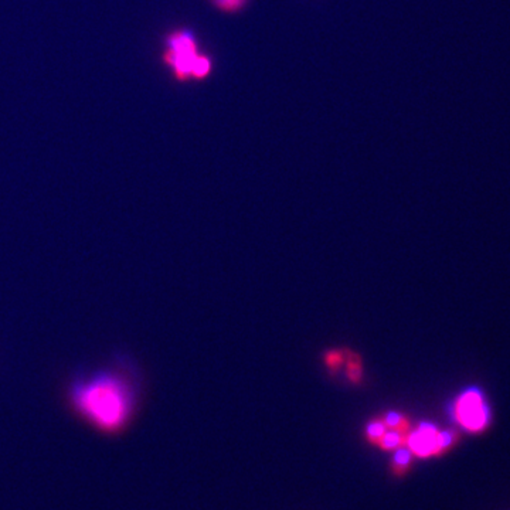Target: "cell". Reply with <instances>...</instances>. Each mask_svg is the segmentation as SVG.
I'll use <instances>...</instances> for the list:
<instances>
[{"label": "cell", "instance_id": "7a4b0ae2", "mask_svg": "<svg viewBox=\"0 0 510 510\" xmlns=\"http://www.w3.org/2000/svg\"><path fill=\"white\" fill-rule=\"evenodd\" d=\"M455 444V434L451 431H439L430 422H421L417 428H411L407 437V448L412 457L430 458L445 454Z\"/></svg>", "mask_w": 510, "mask_h": 510}, {"label": "cell", "instance_id": "8992f818", "mask_svg": "<svg viewBox=\"0 0 510 510\" xmlns=\"http://www.w3.org/2000/svg\"><path fill=\"white\" fill-rule=\"evenodd\" d=\"M348 378L352 382H360L363 376L362 359L353 352H348Z\"/></svg>", "mask_w": 510, "mask_h": 510}, {"label": "cell", "instance_id": "5b68a950", "mask_svg": "<svg viewBox=\"0 0 510 510\" xmlns=\"http://www.w3.org/2000/svg\"><path fill=\"white\" fill-rule=\"evenodd\" d=\"M169 51L173 54L182 53H194L196 51V41L192 33L179 31L170 36L169 38Z\"/></svg>", "mask_w": 510, "mask_h": 510}, {"label": "cell", "instance_id": "3957f363", "mask_svg": "<svg viewBox=\"0 0 510 510\" xmlns=\"http://www.w3.org/2000/svg\"><path fill=\"white\" fill-rule=\"evenodd\" d=\"M455 420L468 431H481L489 421V410L477 388L467 390L455 402L452 410Z\"/></svg>", "mask_w": 510, "mask_h": 510}, {"label": "cell", "instance_id": "ba28073f", "mask_svg": "<svg viewBox=\"0 0 510 510\" xmlns=\"http://www.w3.org/2000/svg\"><path fill=\"white\" fill-rule=\"evenodd\" d=\"M216 6L223 11H237L247 0H213Z\"/></svg>", "mask_w": 510, "mask_h": 510}, {"label": "cell", "instance_id": "277c9868", "mask_svg": "<svg viewBox=\"0 0 510 510\" xmlns=\"http://www.w3.org/2000/svg\"><path fill=\"white\" fill-rule=\"evenodd\" d=\"M392 458L390 461V471L394 478L401 479L405 478L412 465V454L407 447H401L392 451Z\"/></svg>", "mask_w": 510, "mask_h": 510}, {"label": "cell", "instance_id": "52a82bcc", "mask_svg": "<svg viewBox=\"0 0 510 510\" xmlns=\"http://www.w3.org/2000/svg\"><path fill=\"white\" fill-rule=\"evenodd\" d=\"M212 70V63L206 56H199L196 57L193 67H192V77L194 78H204L207 77V74Z\"/></svg>", "mask_w": 510, "mask_h": 510}, {"label": "cell", "instance_id": "6da1fadb", "mask_svg": "<svg viewBox=\"0 0 510 510\" xmlns=\"http://www.w3.org/2000/svg\"><path fill=\"white\" fill-rule=\"evenodd\" d=\"M71 402L87 422L107 435L123 434L135 408L127 382L113 375H101L77 385Z\"/></svg>", "mask_w": 510, "mask_h": 510}]
</instances>
